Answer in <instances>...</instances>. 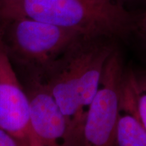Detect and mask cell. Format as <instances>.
<instances>
[{
    "instance_id": "4",
    "label": "cell",
    "mask_w": 146,
    "mask_h": 146,
    "mask_svg": "<svg viewBox=\"0 0 146 146\" xmlns=\"http://www.w3.org/2000/svg\"><path fill=\"white\" fill-rule=\"evenodd\" d=\"M116 48L106 63L99 87L87 110L78 146H116V129L125 74Z\"/></svg>"
},
{
    "instance_id": "8",
    "label": "cell",
    "mask_w": 146,
    "mask_h": 146,
    "mask_svg": "<svg viewBox=\"0 0 146 146\" xmlns=\"http://www.w3.org/2000/svg\"><path fill=\"white\" fill-rule=\"evenodd\" d=\"M131 76L139 112L146 129V74L137 73L131 70Z\"/></svg>"
},
{
    "instance_id": "1",
    "label": "cell",
    "mask_w": 146,
    "mask_h": 146,
    "mask_svg": "<svg viewBox=\"0 0 146 146\" xmlns=\"http://www.w3.org/2000/svg\"><path fill=\"white\" fill-rule=\"evenodd\" d=\"M116 39L81 35L54 62L39 82L46 87L68 121L78 146L87 112L96 96Z\"/></svg>"
},
{
    "instance_id": "12",
    "label": "cell",
    "mask_w": 146,
    "mask_h": 146,
    "mask_svg": "<svg viewBox=\"0 0 146 146\" xmlns=\"http://www.w3.org/2000/svg\"><path fill=\"white\" fill-rule=\"evenodd\" d=\"M2 21H3V17H2V15H1V12H0V31H1V25H2Z\"/></svg>"
},
{
    "instance_id": "9",
    "label": "cell",
    "mask_w": 146,
    "mask_h": 146,
    "mask_svg": "<svg viewBox=\"0 0 146 146\" xmlns=\"http://www.w3.org/2000/svg\"><path fill=\"white\" fill-rule=\"evenodd\" d=\"M135 33L138 35L141 43L146 47V3L145 10L139 14Z\"/></svg>"
},
{
    "instance_id": "3",
    "label": "cell",
    "mask_w": 146,
    "mask_h": 146,
    "mask_svg": "<svg viewBox=\"0 0 146 146\" xmlns=\"http://www.w3.org/2000/svg\"><path fill=\"white\" fill-rule=\"evenodd\" d=\"M79 32L24 16H3L0 37L12 65L40 81Z\"/></svg>"
},
{
    "instance_id": "6",
    "label": "cell",
    "mask_w": 146,
    "mask_h": 146,
    "mask_svg": "<svg viewBox=\"0 0 146 146\" xmlns=\"http://www.w3.org/2000/svg\"><path fill=\"white\" fill-rule=\"evenodd\" d=\"M31 123L42 146H74L68 121L43 84L28 82Z\"/></svg>"
},
{
    "instance_id": "5",
    "label": "cell",
    "mask_w": 146,
    "mask_h": 146,
    "mask_svg": "<svg viewBox=\"0 0 146 146\" xmlns=\"http://www.w3.org/2000/svg\"><path fill=\"white\" fill-rule=\"evenodd\" d=\"M0 129L21 146H42L35 133L28 95L0 37Z\"/></svg>"
},
{
    "instance_id": "7",
    "label": "cell",
    "mask_w": 146,
    "mask_h": 146,
    "mask_svg": "<svg viewBox=\"0 0 146 146\" xmlns=\"http://www.w3.org/2000/svg\"><path fill=\"white\" fill-rule=\"evenodd\" d=\"M116 146H146V129L140 117L131 70L125 71L116 129Z\"/></svg>"
},
{
    "instance_id": "2",
    "label": "cell",
    "mask_w": 146,
    "mask_h": 146,
    "mask_svg": "<svg viewBox=\"0 0 146 146\" xmlns=\"http://www.w3.org/2000/svg\"><path fill=\"white\" fill-rule=\"evenodd\" d=\"M0 12L114 39L135 32L139 14L112 0H0Z\"/></svg>"
},
{
    "instance_id": "11",
    "label": "cell",
    "mask_w": 146,
    "mask_h": 146,
    "mask_svg": "<svg viewBox=\"0 0 146 146\" xmlns=\"http://www.w3.org/2000/svg\"><path fill=\"white\" fill-rule=\"evenodd\" d=\"M116 4L123 6L126 8V6L129 5L137 4L141 3H146V0H112Z\"/></svg>"
},
{
    "instance_id": "10",
    "label": "cell",
    "mask_w": 146,
    "mask_h": 146,
    "mask_svg": "<svg viewBox=\"0 0 146 146\" xmlns=\"http://www.w3.org/2000/svg\"><path fill=\"white\" fill-rule=\"evenodd\" d=\"M0 146H21L13 137L0 129Z\"/></svg>"
}]
</instances>
